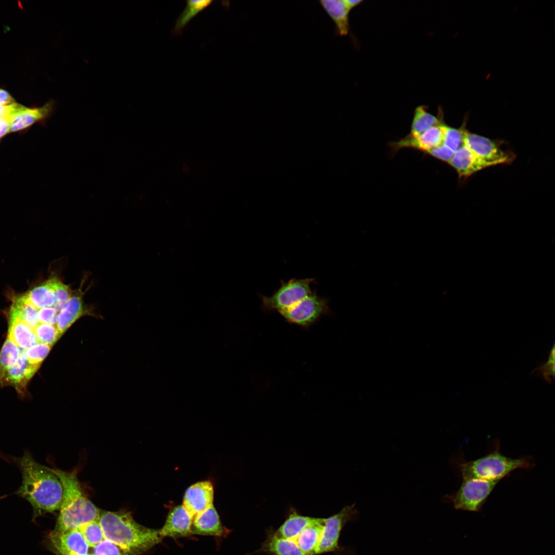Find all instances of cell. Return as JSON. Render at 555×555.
Returning <instances> with one entry per match:
<instances>
[{"mask_svg": "<svg viewBox=\"0 0 555 555\" xmlns=\"http://www.w3.org/2000/svg\"><path fill=\"white\" fill-rule=\"evenodd\" d=\"M359 515L355 504L327 517L304 515L289 507L284 521L275 531L280 536L284 555H339L346 551L339 542L343 528Z\"/></svg>", "mask_w": 555, "mask_h": 555, "instance_id": "obj_1", "label": "cell"}, {"mask_svg": "<svg viewBox=\"0 0 555 555\" xmlns=\"http://www.w3.org/2000/svg\"><path fill=\"white\" fill-rule=\"evenodd\" d=\"M539 372L543 378L550 383L554 377V345H553L547 361L541 366L538 367L533 372Z\"/></svg>", "mask_w": 555, "mask_h": 555, "instance_id": "obj_32", "label": "cell"}, {"mask_svg": "<svg viewBox=\"0 0 555 555\" xmlns=\"http://www.w3.org/2000/svg\"><path fill=\"white\" fill-rule=\"evenodd\" d=\"M38 309L22 295L13 299L10 319L20 320L33 329L39 323Z\"/></svg>", "mask_w": 555, "mask_h": 555, "instance_id": "obj_22", "label": "cell"}, {"mask_svg": "<svg viewBox=\"0 0 555 555\" xmlns=\"http://www.w3.org/2000/svg\"><path fill=\"white\" fill-rule=\"evenodd\" d=\"M21 354L18 346L8 336L0 353V374L14 365Z\"/></svg>", "mask_w": 555, "mask_h": 555, "instance_id": "obj_25", "label": "cell"}, {"mask_svg": "<svg viewBox=\"0 0 555 555\" xmlns=\"http://www.w3.org/2000/svg\"><path fill=\"white\" fill-rule=\"evenodd\" d=\"M501 480L480 478L462 479L459 489L445 496L455 509L472 512L482 509L488 497Z\"/></svg>", "mask_w": 555, "mask_h": 555, "instance_id": "obj_6", "label": "cell"}, {"mask_svg": "<svg viewBox=\"0 0 555 555\" xmlns=\"http://www.w3.org/2000/svg\"><path fill=\"white\" fill-rule=\"evenodd\" d=\"M54 106L52 101L40 107L29 108L16 103L10 116V132L18 131L32 124L46 119L51 114Z\"/></svg>", "mask_w": 555, "mask_h": 555, "instance_id": "obj_17", "label": "cell"}, {"mask_svg": "<svg viewBox=\"0 0 555 555\" xmlns=\"http://www.w3.org/2000/svg\"><path fill=\"white\" fill-rule=\"evenodd\" d=\"M38 309L53 307L55 301L54 290L49 280L23 295Z\"/></svg>", "mask_w": 555, "mask_h": 555, "instance_id": "obj_23", "label": "cell"}, {"mask_svg": "<svg viewBox=\"0 0 555 555\" xmlns=\"http://www.w3.org/2000/svg\"><path fill=\"white\" fill-rule=\"evenodd\" d=\"M320 4L335 26V33L346 36L350 32L349 15L350 10L344 0H322Z\"/></svg>", "mask_w": 555, "mask_h": 555, "instance_id": "obj_19", "label": "cell"}, {"mask_svg": "<svg viewBox=\"0 0 555 555\" xmlns=\"http://www.w3.org/2000/svg\"><path fill=\"white\" fill-rule=\"evenodd\" d=\"M11 459L18 467L22 476L16 493L31 504L33 518L59 511L63 489L57 476L48 467L35 461L29 452Z\"/></svg>", "mask_w": 555, "mask_h": 555, "instance_id": "obj_2", "label": "cell"}, {"mask_svg": "<svg viewBox=\"0 0 555 555\" xmlns=\"http://www.w3.org/2000/svg\"><path fill=\"white\" fill-rule=\"evenodd\" d=\"M214 490L209 481L196 483L186 490L183 506L194 517L213 505Z\"/></svg>", "mask_w": 555, "mask_h": 555, "instance_id": "obj_15", "label": "cell"}, {"mask_svg": "<svg viewBox=\"0 0 555 555\" xmlns=\"http://www.w3.org/2000/svg\"><path fill=\"white\" fill-rule=\"evenodd\" d=\"M98 521L104 539L117 545L128 555H141L163 539L159 529L141 525L126 510H101Z\"/></svg>", "mask_w": 555, "mask_h": 555, "instance_id": "obj_3", "label": "cell"}, {"mask_svg": "<svg viewBox=\"0 0 555 555\" xmlns=\"http://www.w3.org/2000/svg\"><path fill=\"white\" fill-rule=\"evenodd\" d=\"M10 117H0V138L10 132Z\"/></svg>", "mask_w": 555, "mask_h": 555, "instance_id": "obj_34", "label": "cell"}, {"mask_svg": "<svg viewBox=\"0 0 555 555\" xmlns=\"http://www.w3.org/2000/svg\"><path fill=\"white\" fill-rule=\"evenodd\" d=\"M51 346L48 344L39 343L24 352L31 363L40 365L50 350Z\"/></svg>", "mask_w": 555, "mask_h": 555, "instance_id": "obj_30", "label": "cell"}, {"mask_svg": "<svg viewBox=\"0 0 555 555\" xmlns=\"http://www.w3.org/2000/svg\"><path fill=\"white\" fill-rule=\"evenodd\" d=\"M14 103V100L6 90L0 89V106H8Z\"/></svg>", "mask_w": 555, "mask_h": 555, "instance_id": "obj_35", "label": "cell"}, {"mask_svg": "<svg viewBox=\"0 0 555 555\" xmlns=\"http://www.w3.org/2000/svg\"><path fill=\"white\" fill-rule=\"evenodd\" d=\"M193 520V516L183 505L176 506L169 513L164 525L159 529L160 534L163 538L190 536Z\"/></svg>", "mask_w": 555, "mask_h": 555, "instance_id": "obj_14", "label": "cell"}, {"mask_svg": "<svg viewBox=\"0 0 555 555\" xmlns=\"http://www.w3.org/2000/svg\"><path fill=\"white\" fill-rule=\"evenodd\" d=\"M60 480L63 489L62 504L53 531L63 532L77 529L83 525L98 520L100 510L81 488L77 471H65L49 468Z\"/></svg>", "mask_w": 555, "mask_h": 555, "instance_id": "obj_4", "label": "cell"}, {"mask_svg": "<svg viewBox=\"0 0 555 555\" xmlns=\"http://www.w3.org/2000/svg\"><path fill=\"white\" fill-rule=\"evenodd\" d=\"M191 531L192 534L217 537L225 536L230 532L223 525L213 505L193 517Z\"/></svg>", "mask_w": 555, "mask_h": 555, "instance_id": "obj_18", "label": "cell"}, {"mask_svg": "<svg viewBox=\"0 0 555 555\" xmlns=\"http://www.w3.org/2000/svg\"><path fill=\"white\" fill-rule=\"evenodd\" d=\"M48 539L56 555H84L89 550V545L77 529L63 532L52 530Z\"/></svg>", "mask_w": 555, "mask_h": 555, "instance_id": "obj_12", "label": "cell"}, {"mask_svg": "<svg viewBox=\"0 0 555 555\" xmlns=\"http://www.w3.org/2000/svg\"><path fill=\"white\" fill-rule=\"evenodd\" d=\"M13 104L8 106H0V117L10 116L13 107Z\"/></svg>", "mask_w": 555, "mask_h": 555, "instance_id": "obj_36", "label": "cell"}, {"mask_svg": "<svg viewBox=\"0 0 555 555\" xmlns=\"http://www.w3.org/2000/svg\"><path fill=\"white\" fill-rule=\"evenodd\" d=\"M278 312L287 322L307 327L328 313L329 308L327 300L313 292L293 306Z\"/></svg>", "mask_w": 555, "mask_h": 555, "instance_id": "obj_8", "label": "cell"}, {"mask_svg": "<svg viewBox=\"0 0 555 555\" xmlns=\"http://www.w3.org/2000/svg\"><path fill=\"white\" fill-rule=\"evenodd\" d=\"M448 127L444 122L431 127L418 135H408L399 141H390L387 145L393 155L400 150L407 148L424 153L443 144Z\"/></svg>", "mask_w": 555, "mask_h": 555, "instance_id": "obj_9", "label": "cell"}, {"mask_svg": "<svg viewBox=\"0 0 555 555\" xmlns=\"http://www.w3.org/2000/svg\"><path fill=\"white\" fill-rule=\"evenodd\" d=\"M530 457L511 458L503 455L498 450L473 460L459 464L462 479L480 478L501 480L517 469L530 468Z\"/></svg>", "mask_w": 555, "mask_h": 555, "instance_id": "obj_5", "label": "cell"}, {"mask_svg": "<svg viewBox=\"0 0 555 555\" xmlns=\"http://www.w3.org/2000/svg\"><path fill=\"white\" fill-rule=\"evenodd\" d=\"M9 337L20 348L27 349L38 343L33 329L22 321L10 319Z\"/></svg>", "mask_w": 555, "mask_h": 555, "instance_id": "obj_21", "label": "cell"}, {"mask_svg": "<svg viewBox=\"0 0 555 555\" xmlns=\"http://www.w3.org/2000/svg\"><path fill=\"white\" fill-rule=\"evenodd\" d=\"M58 311L53 307H44L38 312L39 323L55 325L57 323Z\"/></svg>", "mask_w": 555, "mask_h": 555, "instance_id": "obj_33", "label": "cell"}, {"mask_svg": "<svg viewBox=\"0 0 555 555\" xmlns=\"http://www.w3.org/2000/svg\"><path fill=\"white\" fill-rule=\"evenodd\" d=\"M55 298V301L53 307L59 312L63 305L71 297L73 291L70 286L66 285L57 276H53L49 279Z\"/></svg>", "mask_w": 555, "mask_h": 555, "instance_id": "obj_27", "label": "cell"}, {"mask_svg": "<svg viewBox=\"0 0 555 555\" xmlns=\"http://www.w3.org/2000/svg\"><path fill=\"white\" fill-rule=\"evenodd\" d=\"M212 3V1H187L186 7L176 20L173 33L180 34L190 21Z\"/></svg>", "mask_w": 555, "mask_h": 555, "instance_id": "obj_24", "label": "cell"}, {"mask_svg": "<svg viewBox=\"0 0 555 555\" xmlns=\"http://www.w3.org/2000/svg\"><path fill=\"white\" fill-rule=\"evenodd\" d=\"M77 529L89 547H94L104 539L103 530L98 520L86 523Z\"/></svg>", "mask_w": 555, "mask_h": 555, "instance_id": "obj_26", "label": "cell"}, {"mask_svg": "<svg viewBox=\"0 0 555 555\" xmlns=\"http://www.w3.org/2000/svg\"><path fill=\"white\" fill-rule=\"evenodd\" d=\"M463 144L472 152L494 165L509 164L514 159V155L503 150L495 141L487 137L464 130Z\"/></svg>", "mask_w": 555, "mask_h": 555, "instance_id": "obj_10", "label": "cell"}, {"mask_svg": "<svg viewBox=\"0 0 555 555\" xmlns=\"http://www.w3.org/2000/svg\"><path fill=\"white\" fill-rule=\"evenodd\" d=\"M84 555H92V554H89V553H87V554H84Z\"/></svg>", "mask_w": 555, "mask_h": 555, "instance_id": "obj_38", "label": "cell"}, {"mask_svg": "<svg viewBox=\"0 0 555 555\" xmlns=\"http://www.w3.org/2000/svg\"><path fill=\"white\" fill-rule=\"evenodd\" d=\"M92 555H128L109 540L104 539L93 547Z\"/></svg>", "mask_w": 555, "mask_h": 555, "instance_id": "obj_31", "label": "cell"}, {"mask_svg": "<svg viewBox=\"0 0 555 555\" xmlns=\"http://www.w3.org/2000/svg\"><path fill=\"white\" fill-rule=\"evenodd\" d=\"M444 123L443 112L441 107H438L436 116L428 112V106L421 105L416 107L414 111L411 125L410 136L418 135L431 127Z\"/></svg>", "mask_w": 555, "mask_h": 555, "instance_id": "obj_20", "label": "cell"}, {"mask_svg": "<svg viewBox=\"0 0 555 555\" xmlns=\"http://www.w3.org/2000/svg\"><path fill=\"white\" fill-rule=\"evenodd\" d=\"M447 163L456 171L459 177L464 178L483 169L494 166L492 163L478 156L464 144L454 153Z\"/></svg>", "mask_w": 555, "mask_h": 555, "instance_id": "obj_16", "label": "cell"}, {"mask_svg": "<svg viewBox=\"0 0 555 555\" xmlns=\"http://www.w3.org/2000/svg\"><path fill=\"white\" fill-rule=\"evenodd\" d=\"M465 127H448L443 145L455 153L463 144Z\"/></svg>", "mask_w": 555, "mask_h": 555, "instance_id": "obj_29", "label": "cell"}, {"mask_svg": "<svg viewBox=\"0 0 555 555\" xmlns=\"http://www.w3.org/2000/svg\"><path fill=\"white\" fill-rule=\"evenodd\" d=\"M33 330L39 342L50 346L62 335L56 326L47 323H39Z\"/></svg>", "mask_w": 555, "mask_h": 555, "instance_id": "obj_28", "label": "cell"}, {"mask_svg": "<svg viewBox=\"0 0 555 555\" xmlns=\"http://www.w3.org/2000/svg\"><path fill=\"white\" fill-rule=\"evenodd\" d=\"M85 280V278L82 279L79 288L73 291L71 297L58 313L56 326L61 334L65 332L80 317L85 315H94L92 308L85 304L83 300L87 291H83Z\"/></svg>", "mask_w": 555, "mask_h": 555, "instance_id": "obj_11", "label": "cell"}, {"mask_svg": "<svg viewBox=\"0 0 555 555\" xmlns=\"http://www.w3.org/2000/svg\"><path fill=\"white\" fill-rule=\"evenodd\" d=\"M40 365L31 363L24 350L15 364L0 374V382L4 385H11L18 392H24L26 384Z\"/></svg>", "mask_w": 555, "mask_h": 555, "instance_id": "obj_13", "label": "cell"}, {"mask_svg": "<svg viewBox=\"0 0 555 555\" xmlns=\"http://www.w3.org/2000/svg\"><path fill=\"white\" fill-rule=\"evenodd\" d=\"M347 7L351 11L358 5L361 4L363 1L362 0H344Z\"/></svg>", "mask_w": 555, "mask_h": 555, "instance_id": "obj_37", "label": "cell"}, {"mask_svg": "<svg viewBox=\"0 0 555 555\" xmlns=\"http://www.w3.org/2000/svg\"><path fill=\"white\" fill-rule=\"evenodd\" d=\"M314 279H291L283 282L281 286L270 296H262L264 310L278 311L288 308L314 292L311 284Z\"/></svg>", "mask_w": 555, "mask_h": 555, "instance_id": "obj_7", "label": "cell"}]
</instances>
